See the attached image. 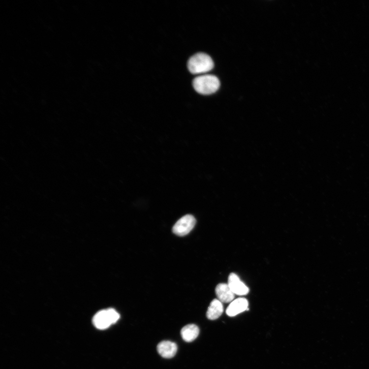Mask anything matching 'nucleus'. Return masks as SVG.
<instances>
[{"mask_svg": "<svg viewBox=\"0 0 369 369\" xmlns=\"http://www.w3.org/2000/svg\"><path fill=\"white\" fill-rule=\"evenodd\" d=\"M187 66L191 73L198 75L212 70L214 67V63L209 55L204 53H198L189 59Z\"/></svg>", "mask_w": 369, "mask_h": 369, "instance_id": "2", "label": "nucleus"}, {"mask_svg": "<svg viewBox=\"0 0 369 369\" xmlns=\"http://www.w3.org/2000/svg\"><path fill=\"white\" fill-rule=\"evenodd\" d=\"M200 330L198 326L194 324L188 325L183 327L181 330V336L184 340L191 342L198 338Z\"/></svg>", "mask_w": 369, "mask_h": 369, "instance_id": "10", "label": "nucleus"}, {"mask_svg": "<svg viewBox=\"0 0 369 369\" xmlns=\"http://www.w3.org/2000/svg\"><path fill=\"white\" fill-rule=\"evenodd\" d=\"M228 284L231 291L235 295H244L247 294L249 289L240 277L235 274H231L228 277Z\"/></svg>", "mask_w": 369, "mask_h": 369, "instance_id": "5", "label": "nucleus"}, {"mask_svg": "<svg viewBox=\"0 0 369 369\" xmlns=\"http://www.w3.org/2000/svg\"><path fill=\"white\" fill-rule=\"evenodd\" d=\"M215 293L219 301L221 303L232 302L235 297V294L231 291L228 284L221 283L215 288Z\"/></svg>", "mask_w": 369, "mask_h": 369, "instance_id": "8", "label": "nucleus"}, {"mask_svg": "<svg viewBox=\"0 0 369 369\" xmlns=\"http://www.w3.org/2000/svg\"><path fill=\"white\" fill-rule=\"evenodd\" d=\"M248 302L245 298H239L233 300L228 307L226 310L227 314L231 317L248 310Z\"/></svg>", "mask_w": 369, "mask_h": 369, "instance_id": "6", "label": "nucleus"}, {"mask_svg": "<svg viewBox=\"0 0 369 369\" xmlns=\"http://www.w3.org/2000/svg\"><path fill=\"white\" fill-rule=\"evenodd\" d=\"M224 308L222 303L218 299L213 300L208 307L207 311V317L209 319L215 320L222 314Z\"/></svg>", "mask_w": 369, "mask_h": 369, "instance_id": "9", "label": "nucleus"}, {"mask_svg": "<svg viewBox=\"0 0 369 369\" xmlns=\"http://www.w3.org/2000/svg\"><path fill=\"white\" fill-rule=\"evenodd\" d=\"M192 84L195 91L203 95L213 94L220 87L218 79L212 75H204L196 77L193 80Z\"/></svg>", "mask_w": 369, "mask_h": 369, "instance_id": "1", "label": "nucleus"}, {"mask_svg": "<svg viewBox=\"0 0 369 369\" xmlns=\"http://www.w3.org/2000/svg\"><path fill=\"white\" fill-rule=\"evenodd\" d=\"M120 315L114 309L110 308L98 312L94 316L92 322L98 329L105 330L116 323Z\"/></svg>", "mask_w": 369, "mask_h": 369, "instance_id": "3", "label": "nucleus"}, {"mask_svg": "<svg viewBox=\"0 0 369 369\" xmlns=\"http://www.w3.org/2000/svg\"><path fill=\"white\" fill-rule=\"evenodd\" d=\"M196 223L193 216L187 215L181 218L174 225L172 231L178 236H184L193 229Z\"/></svg>", "mask_w": 369, "mask_h": 369, "instance_id": "4", "label": "nucleus"}, {"mask_svg": "<svg viewBox=\"0 0 369 369\" xmlns=\"http://www.w3.org/2000/svg\"><path fill=\"white\" fill-rule=\"evenodd\" d=\"M159 354L165 359L173 358L178 350L177 344L170 341H163L158 343L157 347Z\"/></svg>", "mask_w": 369, "mask_h": 369, "instance_id": "7", "label": "nucleus"}]
</instances>
